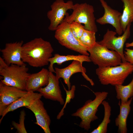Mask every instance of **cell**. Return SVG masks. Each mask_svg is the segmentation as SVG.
I'll list each match as a JSON object with an SVG mask.
<instances>
[{
  "label": "cell",
  "mask_w": 133,
  "mask_h": 133,
  "mask_svg": "<svg viewBox=\"0 0 133 133\" xmlns=\"http://www.w3.org/2000/svg\"><path fill=\"white\" fill-rule=\"evenodd\" d=\"M54 51L50 42L41 37L36 38L23 44L21 50V59L34 67L48 65Z\"/></svg>",
  "instance_id": "obj_1"
},
{
  "label": "cell",
  "mask_w": 133,
  "mask_h": 133,
  "mask_svg": "<svg viewBox=\"0 0 133 133\" xmlns=\"http://www.w3.org/2000/svg\"><path fill=\"white\" fill-rule=\"evenodd\" d=\"M26 64L8 66L0 57V75L3 78L0 81L5 84L25 90L27 79L30 74Z\"/></svg>",
  "instance_id": "obj_2"
},
{
  "label": "cell",
  "mask_w": 133,
  "mask_h": 133,
  "mask_svg": "<svg viewBox=\"0 0 133 133\" xmlns=\"http://www.w3.org/2000/svg\"><path fill=\"white\" fill-rule=\"evenodd\" d=\"M133 72V65L126 61L116 66L98 67L96 70V74L102 84L114 86L122 85Z\"/></svg>",
  "instance_id": "obj_3"
},
{
  "label": "cell",
  "mask_w": 133,
  "mask_h": 133,
  "mask_svg": "<svg viewBox=\"0 0 133 133\" xmlns=\"http://www.w3.org/2000/svg\"><path fill=\"white\" fill-rule=\"evenodd\" d=\"M95 98L93 100H87L84 104L72 114V116L78 117L81 119L79 126L88 131L90 128L92 122L98 119L96 115L99 105L107 97L108 93L105 91L94 92Z\"/></svg>",
  "instance_id": "obj_4"
},
{
  "label": "cell",
  "mask_w": 133,
  "mask_h": 133,
  "mask_svg": "<svg viewBox=\"0 0 133 133\" xmlns=\"http://www.w3.org/2000/svg\"><path fill=\"white\" fill-rule=\"evenodd\" d=\"M72 13L66 16L64 21L71 23L75 21L84 25L85 29L96 33L98 29L96 23L93 7L86 3L74 4Z\"/></svg>",
  "instance_id": "obj_5"
},
{
  "label": "cell",
  "mask_w": 133,
  "mask_h": 133,
  "mask_svg": "<svg viewBox=\"0 0 133 133\" xmlns=\"http://www.w3.org/2000/svg\"><path fill=\"white\" fill-rule=\"evenodd\" d=\"M87 51L91 62L98 67L116 66L122 62L121 57L119 53L101 46L97 41Z\"/></svg>",
  "instance_id": "obj_6"
},
{
  "label": "cell",
  "mask_w": 133,
  "mask_h": 133,
  "mask_svg": "<svg viewBox=\"0 0 133 133\" xmlns=\"http://www.w3.org/2000/svg\"><path fill=\"white\" fill-rule=\"evenodd\" d=\"M54 37L59 43L65 47L87 56L89 53L73 35L70 29V23L64 21L55 30Z\"/></svg>",
  "instance_id": "obj_7"
},
{
  "label": "cell",
  "mask_w": 133,
  "mask_h": 133,
  "mask_svg": "<svg viewBox=\"0 0 133 133\" xmlns=\"http://www.w3.org/2000/svg\"><path fill=\"white\" fill-rule=\"evenodd\" d=\"M131 24L128 25L122 35L118 37L116 36L117 33L115 31L108 29L103 35L102 39L99 41H97L98 43L101 46L119 53L121 57L123 62H126L124 56L123 47L125 43L130 36Z\"/></svg>",
  "instance_id": "obj_8"
},
{
  "label": "cell",
  "mask_w": 133,
  "mask_h": 133,
  "mask_svg": "<svg viewBox=\"0 0 133 133\" xmlns=\"http://www.w3.org/2000/svg\"><path fill=\"white\" fill-rule=\"evenodd\" d=\"M74 5L71 0L65 2L64 0H56L52 3L51 10L47 14L50 22L48 27L50 30L55 31L58 26L64 21L67 11L72 9Z\"/></svg>",
  "instance_id": "obj_9"
},
{
  "label": "cell",
  "mask_w": 133,
  "mask_h": 133,
  "mask_svg": "<svg viewBox=\"0 0 133 133\" xmlns=\"http://www.w3.org/2000/svg\"><path fill=\"white\" fill-rule=\"evenodd\" d=\"M56 76L59 79L62 78L64 83L67 85L68 90L71 88V84L70 79L74 74L81 72L84 78L89 81L91 85L93 86L94 83L92 79H90L86 74V68L82 65V63L80 61L77 60H73L71 63L67 66L63 68H55Z\"/></svg>",
  "instance_id": "obj_10"
},
{
  "label": "cell",
  "mask_w": 133,
  "mask_h": 133,
  "mask_svg": "<svg viewBox=\"0 0 133 133\" xmlns=\"http://www.w3.org/2000/svg\"><path fill=\"white\" fill-rule=\"evenodd\" d=\"M99 0L104 12L101 17L96 19V22L101 25L110 24L114 28L117 34L121 35L123 32L121 22L122 13L112 8L104 0Z\"/></svg>",
  "instance_id": "obj_11"
},
{
  "label": "cell",
  "mask_w": 133,
  "mask_h": 133,
  "mask_svg": "<svg viewBox=\"0 0 133 133\" xmlns=\"http://www.w3.org/2000/svg\"><path fill=\"white\" fill-rule=\"evenodd\" d=\"M25 90L8 86L0 82V116L10 104L27 92Z\"/></svg>",
  "instance_id": "obj_12"
},
{
  "label": "cell",
  "mask_w": 133,
  "mask_h": 133,
  "mask_svg": "<svg viewBox=\"0 0 133 133\" xmlns=\"http://www.w3.org/2000/svg\"><path fill=\"white\" fill-rule=\"evenodd\" d=\"M23 42L6 43L5 48L1 50L2 58L7 64L9 66L14 64L19 66L25 64L21 59V50Z\"/></svg>",
  "instance_id": "obj_13"
},
{
  "label": "cell",
  "mask_w": 133,
  "mask_h": 133,
  "mask_svg": "<svg viewBox=\"0 0 133 133\" xmlns=\"http://www.w3.org/2000/svg\"><path fill=\"white\" fill-rule=\"evenodd\" d=\"M59 79L53 72H50L48 84L44 87H41L37 91L46 99L57 101L61 105L65 101L61 94L59 85Z\"/></svg>",
  "instance_id": "obj_14"
},
{
  "label": "cell",
  "mask_w": 133,
  "mask_h": 133,
  "mask_svg": "<svg viewBox=\"0 0 133 133\" xmlns=\"http://www.w3.org/2000/svg\"><path fill=\"white\" fill-rule=\"evenodd\" d=\"M26 107L34 114L36 120V122L34 123L40 126L45 133H51L49 127L50 119L40 99L37 100Z\"/></svg>",
  "instance_id": "obj_15"
},
{
  "label": "cell",
  "mask_w": 133,
  "mask_h": 133,
  "mask_svg": "<svg viewBox=\"0 0 133 133\" xmlns=\"http://www.w3.org/2000/svg\"><path fill=\"white\" fill-rule=\"evenodd\" d=\"M50 71L43 68L39 72L30 74L26 80L25 90L34 92L48 84Z\"/></svg>",
  "instance_id": "obj_16"
},
{
  "label": "cell",
  "mask_w": 133,
  "mask_h": 133,
  "mask_svg": "<svg viewBox=\"0 0 133 133\" xmlns=\"http://www.w3.org/2000/svg\"><path fill=\"white\" fill-rule=\"evenodd\" d=\"M42 96L40 93L28 91L26 94L17 100L5 109L1 116L0 123L8 113L13 111L21 107H26L29 106L37 100L40 99Z\"/></svg>",
  "instance_id": "obj_17"
},
{
  "label": "cell",
  "mask_w": 133,
  "mask_h": 133,
  "mask_svg": "<svg viewBox=\"0 0 133 133\" xmlns=\"http://www.w3.org/2000/svg\"><path fill=\"white\" fill-rule=\"evenodd\" d=\"M132 97L126 102H120L118 105L120 107L119 113L115 120V125L118 127V132L126 133L127 129V120L131 110L130 105L133 99Z\"/></svg>",
  "instance_id": "obj_18"
},
{
  "label": "cell",
  "mask_w": 133,
  "mask_h": 133,
  "mask_svg": "<svg viewBox=\"0 0 133 133\" xmlns=\"http://www.w3.org/2000/svg\"><path fill=\"white\" fill-rule=\"evenodd\" d=\"M73 60L79 61L82 63L83 62H91L89 56L83 54L63 55L56 53L54 55L53 57L50 58L49 60L50 64L48 67L49 70L50 72L55 73V69L53 68L54 64L56 63L58 65H61L66 61Z\"/></svg>",
  "instance_id": "obj_19"
},
{
  "label": "cell",
  "mask_w": 133,
  "mask_h": 133,
  "mask_svg": "<svg viewBox=\"0 0 133 133\" xmlns=\"http://www.w3.org/2000/svg\"><path fill=\"white\" fill-rule=\"evenodd\" d=\"M123 3V10L121 18L123 32L128 25L133 22V0H121Z\"/></svg>",
  "instance_id": "obj_20"
},
{
  "label": "cell",
  "mask_w": 133,
  "mask_h": 133,
  "mask_svg": "<svg viewBox=\"0 0 133 133\" xmlns=\"http://www.w3.org/2000/svg\"><path fill=\"white\" fill-rule=\"evenodd\" d=\"M116 98L121 102H126L133 96V76L130 83L126 85H117L115 86Z\"/></svg>",
  "instance_id": "obj_21"
},
{
  "label": "cell",
  "mask_w": 133,
  "mask_h": 133,
  "mask_svg": "<svg viewBox=\"0 0 133 133\" xmlns=\"http://www.w3.org/2000/svg\"><path fill=\"white\" fill-rule=\"evenodd\" d=\"M104 108V115L101 123L91 133H106L107 131V126L110 122V117L111 115V107L109 103L104 100L101 103Z\"/></svg>",
  "instance_id": "obj_22"
},
{
  "label": "cell",
  "mask_w": 133,
  "mask_h": 133,
  "mask_svg": "<svg viewBox=\"0 0 133 133\" xmlns=\"http://www.w3.org/2000/svg\"><path fill=\"white\" fill-rule=\"evenodd\" d=\"M96 33L85 29L82 35L78 40L81 45L87 51L93 47L97 42L95 36Z\"/></svg>",
  "instance_id": "obj_23"
},
{
  "label": "cell",
  "mask_w": 133,
  "mask_h": 133,
  "mask_svg": "<svg viewBox=\"0 0 133 133\" xmlns=\"http://www.w3.org/2000/svg\"><path fill=\"white\" fill-rule=\"evenodd\" d=\"M63 87L66 92V98L63 107L57 116L56 118L58 119H60L62 116L64 115V109L67 104L69 103L70 101L71 100L73 99L75 97V93L76 90V86L75 85H73L71 86L70 89L69 90H67L64 86Z\"/></svg>",
  "instance_id": "obj_24"
},
{
  "label": "cell",
  "mask_w": 133,
  "mask_h": 133,
  "mask_svg": "<svg viewBox=\"0 0 133 133\" xmlns=\"http://www.w3.org/2000/svg\"><path fill=\"white\" fill-rule=\"evenodd\" d=\"M70 28L73 35L78 41L85 30L84 26L81 23L73 21L70 23Z\"/></svg>",
  "instance_id": "obj_25"
},
{
  "label": "cell",
  "mask_w": 133,
  "mask_h": 133,
  "mask_svg": "<svg viewBox=\"0 0 133 133\" xmlns=\"http://www.w3.org/2000/svg\"><path fill=\"white\" fill-rule=\"evenodd\" d=\"M25 116L26 113L25 111L22 110L20 112L19 123H17L14 121H13L12 122V125L15 129H17L18 133H27L24 125V122Z\"/></svg>",
  "instance_id": "obj_26"
},
{
  "label": "cell",
  "mask_w": 133,
  "mask_h": 133,
  "mask_svg": "<svg viewBox=\"0 0 133 133\" xmlns=\"http://www.w3.org/2000/svg\"><path fill=\"white\" fill-rule=\"evenodd\" d=\"M124 54L126 61L133 66V49L126 48L124 51Z\"/></svg>",
  "instance_id": "obj_27"
},
{
  "label": "cell",
  "mask_w": 133,
  "mask_h": 133,
  "mask_svg": "<svg viewBox=\"0 0 133 133\" xmlns=\"http://www.w3.org/2000/svg\"><path fill=\"white\" fill-rule=\"evenodd\" d=\"M125 46L126 48L133 47V41L131 43H127L125 44Z\"/></svg>",
  "instance_id": "obj_28"
}]
</instances>
